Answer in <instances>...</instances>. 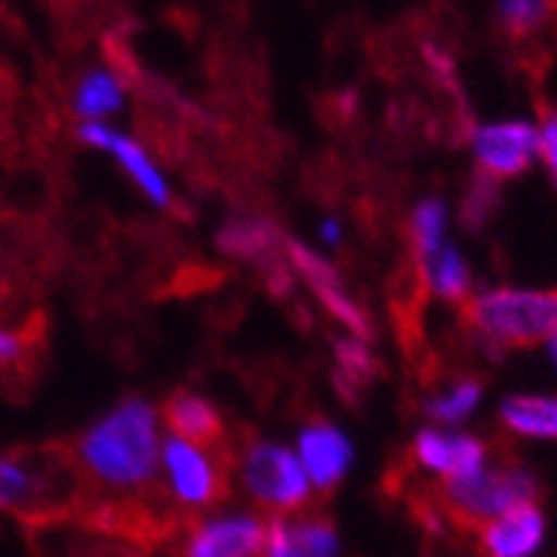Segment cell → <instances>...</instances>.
Masks as SVG:
<instances>
[{
  "mask_svg": "<svg viewBox=\"0 0 557 557\" xmlns=\"http://www.w3.org/2000/svg\"><path fill=\"white\" fill-rule=\"evenodd\" d=\"M164 421L144 397H127L77 441L84 471L114 491H140L161 471Z\"/></svg>",
  "mask_w": 557,
  "mask_h": 557,
  "instance_id": "1",
  "label": "cell"
},
{
  "mask_svg": "<svg viewBox=\"0 0 557 557\" xmlns=\"http://www.w3.org/2000/svg\"><path fill=\"white\" fill-rule=\"evenodd\" d=\"M461 321L487 344L534 347L557 334V290H487L465 300Z\"/></svg>",
  "mask_w": 557,
  "mask_h": 557,
  "instance_id": "2",
  "label": "cell"
},
{
  "mask_svg": "<svg viewBox=\"0 0 557 557\" xmlns=\"http://www.w3.org/2000/svg\"><path fill=\"white\" fill-rule=\"evenodd\" d=\"M537 481L515 461H500L474 478L444 481L434 494L431 511L444 515L458 531H481L487 521L508 515L518 504L537 500Z\"/></svg>",
  "mask_w": 557,
  "mask_h": 557,
  "instance_id": "3",
  "label": "cell"
},
{
  "mask_svg": "<svg viewBox=\"0 0 557 557\" xmlns=\"http://www.w3.org/2000/svg\"><path fill=\"white\" fill-rule=\"evenodd\" d=\"M240 481L247 494L255 497V504L274 511L277 518L304 511L314 494L308 474H304L297 461V454L277 441H255L244 450Z\"/></svg>",
  "mask_w": 557,
  "mask_h": 557,
  "instance_id": "4",
  "label": "cell"
},
{
  "mask_svg": "<svg viewBox=\"0 0 557 557\" xmlns=\"http://www.w3.org/2000/svg\"><path fill=\"white\" fill-rule=\"evenodd\" d=\"M77 137H81V144H87V147H94V150H104V154H111V158L117 161V168L131 177V184H134L154 208H171V205H174V190H171L168 174L158 168V161L150 158V150H147L140 140L121 134V131L111 127V124H94V121H81Z\"/></svg>",
  "mask_w": 557,
  "mask_h": 557,
  "instance_id": "5",
  "label": "cell"
},
{
  "mask_svg": "<svg viewBox=\"0 0 557 557\" xmlns=\"http://www.w3.org/2000/svg\"><path fill=\"white\" fill-rule=\"evenodd\" d=\"M161 471L171 497L184 508H208L218 500L224 478L205 444H190L181 437H164L161 450Z\"/></svg>",
  "mask_w": 557,
  "mask_h": 557,
  "instance_id": "6",
  "label": "cell"
},
{
  "mask_svg": "<svg viewBox=\"0 0 557 557\" xmlns=\"http://www.w3.org/2000/svg\"><path fill=\"white\" fill-rule=\"evenodd\" d=\"M284 255H287L290 268L308 281V287L318 294V300L324 304V311L334 321H341L358 341H371V321L364 318L361 304L344 290L341 274L321 255H314V250L300 240H284Z\"/></svg>",
  "mask_w": 557,
  "mask_h": 557,
  "instance_id": "7",
  "label": "cell"
},
{
  "mask_svg": "<svg viewBox=\"0 0 557 557\" xmlns=\"http://www.w3.org/2000/svg\"><path fill=\"white\" fill-rule=\"evenodd\" d=\"M268 521L258 515H218L200 521L187 544L184 557H264Z\"/></svg>",
  "mask_w": 557,
  "mask_h": 557,
  "instance_id": "8",
  "label": "cell"
},
{
  "mask_svg": "<svg viewBox=\"0 0 557 557\" xmlns=\"http://www.w3.org/2000/svg\"><path fill=\"white\" fill-rule=\"evenodd\" d=\"M537 154V131L524 121L491 124L474 134V158L478 171L491 181H511L531 168Z\"/></svg>",
  "mask_w": 557,
  "mask_h": 557,
  "instance_id": "9",
  "label": "cell"
},
{
  "mask_svg": "<svg viewBox=\"0 0 557 557\" xmlns=\"http://www.w3.org/2000/svg\"><path fill=\"white\" fill-rule=\"evenodd\" d=\"M411 454L424 471L441 474L444 481L474 478L478 471L487 468V447H484V441H478L471 434L421 431L414 437Z\"/></svg>",
  "mask_w": 557,
  "mask_h": 557,
  "instance_id": "10",
  "label": "cell"
},
{
  "mask_svg": "<svg viewBox=\"0 0 557 557\" xmlns=\"http://www.w3.org/2000/svg\"><path fill=\"white\" fill-rule=\"evenodd\" d=\"M297 461L311 487L331 494L350 468V441L327 421H314L297 434Z\"/></svg>",
  "mask_w": 557,
  "mask_h": 557,
  "instance_id": "11",
  "label": "cell"
},
{
  "mask_svg": "<svg viewBox=\"0 0 557 557\" xmlns=\"http://www.w3.org/2000/svg\"><path fill=\"white\" fill-rule=\"evenodd\" d=\"M341 537L337 528L321 515H287L268 521L264 557H337Z\"/></svg>",
  "mask_w": 557,
  "mask_h": 557,
  "instance_id": "12",
  "label": "cell"
},
{
  "mask_svg": "<svg viewBox=\"0 0 557 557\" xmlns=\"http://www.w3.org/2000/svg\"><path fill=\"white\" fill-rule=\"evenodd\" d=\"M547 531L541 504H518L508 515H500L494 521H487L478 531V550L484 557H528L541 547Z\"/></svg>",
  "mask_w": 557,
  "mask_h": 557,
  "instance_id": "13",
  "label": "cell"
},
{
  "mask_svg": "<svg viewBox=\"0 0 557 557\" xmlns=\"http://www.w3.org/2000/svg\"><path fill=\"white\" fill-rule=\"evenodd\" d=\"M218 247L227 258L237 261H258V264H271L277 247H284L281 231L268 221V218H255V214H240L231 218L227 224H221L218 231Z\"/></svg>",
  "mask_w": 557,
  "mask_h": 557,
  "instance_id": "14",
  "label": "cell"
},
{
  "mask_svg": "<svg viewBox=\"0 0 557 557\" xmlns=\"http://www.w3.org/2000/svg\"><path fill=\"white\" fill-rule=\"evenodd\" d=\"M161 421L168 424L171 437H181V441H190V444H205V447L211 441H218L221 431H224L221 411L208 397L190 394V391H181L164 404Z\"/></svg>",
  "mask_w": 557,
  "mask_h": 557,
  "instance_id": "15",
  "label": "cell"
},
{
  "mask_svg": "<svg viewBox=\"0 0 557 557\" xmlns=\"http://www.w3.org/2000/svg\"><path fill=\"white\" fill-rule=\"evenodd\" d=\"M50 487L47 471L24 454H0V511H30Z\"/></svg>",
  "mask_w": 557,
  "mask_h": 557,
  "instance_id": "16",
  "label": "cell"
},
{
  "mask_svg": "<svg viewBox=\"0 0 557 557\" xmlns=\"http://www.w3.org/2000/svg\"><path fill=\"white\" fill-rule=\"evenodd\" d=\"M124 84L117 81L114 71L108 67H94L87 71L77 87H74V111L81 121H94V124H108L114 114H121L124 108Z\"/></svg>",
  "mask_w": 557,
  "mask_h": 557,
  "instance_id": "17",
  "label": "cell"
},
{
  "mask_svg": "<svg viewBox=\"0 0 557 557\" xmlns=\"http://www.w3.org/2000/svg\"><path fill=\"white\" fill-rule=\"evenodd\" d=\"M500 424L511 434L557 441V397L518 394L500 404Z\"/></svg>",
  "mask_w": 557,
  "mask_h": 557,
  "instance_id": "18",
  "label": "cell"
},
{
  "mask_svg": "<svg viewBox=\"0 0 557 557\" xmlns=\"http://www.w3.org/2000/svg\"><path fill=\"white\" fill-rule=\"evenodd\" d=\"M418 271H421V274H418L421 287H431V290L441 294L444 300H458V304L468 300L471 271H468L465 258H461L454 247H444V244H441L437 255H434L424 268H418Z\"/></svg>",
  "mask_w": 557,
  "mask_h": 557,
  "instance_id": "19",
  "label": "cell"
},
{
  "mask_svg": "<svg viewBox=\"0 0 557 557\" xmlns=\"http://www.w3.org/2000/svg\"><path fill=\"white\" fill-rule=\"evenodd\" d=\"M557 14V0H497V27L511 40L534 37Z\"/></svg>",
  "mask_w": 557,
  "mask_h": 557,
  "instance_id": "20",
  "label": "cell"
},
{
  "mask_svg": "<svg viewBox=\"0 0 557 557\" xmlns=\"http://www.w3.org/2000/svg\"><path fill=\"white\" fill-rule=\"evenodd\" d=\"M444 237V205L441 200H424L411 218V250L418 268H424L437 250Z\"/></svg>",
  "mask_w": 557,
  "mask_h": 557,
  "instance_id": "21",
  "label": "cell"
},
{
  "mask_svg": "<svg viewBox=\"0 0 557 557\" xmlns=\"http://www.w3.org/2000/svg\"><path fill=\"white\" fill-rule=\"evenodd\" d=\"M478 400H481V381L465 377V381L454 384L450 391H444L441 397H434L428 404V414L437 424H458V421H465L478 408Z\"/></svg>",
  "mask_w": 557,
  "mask_h": 557,
  "instance_id": "22",
  "label": "cell"
},
{
  "mask_svg": "<svg viewBox=\"0 0 557 557\" xmlns=\"http://www.w3.org/2000/svg\"><path fill=\"white\" fill-rule=\"evenodd\" d=\"M337 374L347 377V391L354 384H364L374 377V354L368 341H358V337L337 341Z\"/></svg>",
  "mask_w": 557,
  "mask_h": 557,
  "instance_id": "23",
  "label": "cell"
},
{
  "mask_svg": "<svg viewBox=\"0 0 557 557\" xmlns=\"http://www.w3.org/2000/svg\"><path fill=\"white\" fill-rule=\"evenodd\" d=\"M494 208H497V181H491V177H484V174H478L474 177V184L468 187V197H465V224L468 227H481L491 214H494Z\"/></svg>",
  "mask_w": 557,
  "mask_h": 557,
  "instance_id": "24",
  "label": "cell"
},
{
  "mask_svg": "<svg viewBox=\"0 0 557 557\" xmlns=\"http://www.w3.org/2000/svg\"><path fill=\"white\" fill-rule=\"evenodd\" d=\"M537 150L547 164V174L557 187V108L541 104V134H537Z\"/></svg>",
  "mask_w": 557,
  "mask_h": 557,
  "instance_id": "25",
  "label": "cell"
},
{
  "mask_svg": "<svg viewBox=\"0 0 557 557\" xmlns=\"http://www.w3.org/2000/svg\"><path fill=\"white\" fill-rule=\"evenodd\" d=\"M27 354V337L21 331L0 327V364H21Z\"/></svg>",
  "mask_w": 557,
  "mask_h": 557,
  "instance_id": "26",
  "label": "cell"
},
{
  "mask_svg": "<svg viewBox=\"0 0 557 557\" xmlns=\"http://www.w3.org/2000/svg\"><path fill=\"white\" fill-rule=\"evenodd\" d=\"M321 237H324L327 244H337V240H341V227H337L334 221H324V224H321Z\"/></svg>",
  "mask_w": 557,
  "mask_h": 557,
  "instance_id": "27",
  "label": "cell"
},
{
  "mask_svg": "<svg viewBox=\"0 0 557 557\" xmlns=\"http://www.w3.org/2000/svg\"><path fill=\"white\" fill-rule=\"evenodd\" d=\"M547 347H550V358H554V364H557V334L547 341Z\"/></svg>",
  "mask_w": 557,
  "mask_h": 557,
  "instance_id": "28",
  "label": "cell"
}]
</instances>
